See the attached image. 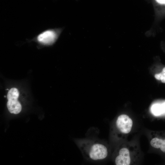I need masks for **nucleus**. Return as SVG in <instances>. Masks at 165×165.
Returning <instances> with one entry per match:
<instances>
[{"mask_svg":"<svg viewBox=\"0 0 165 165\" xmlns=\"http://www.w3.org/2000/svg\"><path fill=\"white\" fill-rule=\"evenodd\" d=\"M81 144L80 146L82 151L85 156L92 160H102L108 156L107 148L102 144L88 141Z\"/></svg>","mask_w":165,"mask_h":165,"instance_id":"nucleus-1","label":"nucleus"},{"mask_svg":"<svg viewBox=\"0 0 165 165\" xmlns=\"http://www.w3.org/2000/svg\"><path fill=\"white\" fill-rule=\"evenodd\" d=\"M64 27L47 29L28 41L35 42L40 46H48L53 45L59 38Z\"/></svg>","mask_w":165,"mask_h":165,"instance_id":"nucleus-2","label":"nucleus"},{"mask_svg":"<svg viewBox=\"0 0 165 165\" xmlns=\"http://www.w3.org/2000/svg\"><path fill=\"white\" fill-rule=\"evenodd\" d=\"M19 94L18 90L15 88L11 89L7 94L8 101L7 106L9 111L11 113L17 114L21 110V105L17 100Z\"/></svg>","mask_w":165,"mask_h":165,"instance_id":"nucleus-3","label":"nucleus"},{"mask_svg":"<svg viewBox=\"0 0 165 165\" xmlns=\"http://www.w3.org/2000/svg\"><path fill=\"white\" fill-rule=\"evenodd\" d=\"M129 147L124 146L118 151L115 159L116 165H129L132 163L133 159V153Z\"/></svg>","mask_w":165,"mask_h":165,"instance_id":"nucleus-4","label":"nucleus"},{"mask_svg":"<svg viewBox=\"0 0 165 165\" xmlns=\"http://www.w3.org/2000/svg\"><path fill=\"white\" fill-rule=\"evenodd\" d=\"M133 122L132 119L127 115L122 114L119 116L116 122L118 130L123 134L129 133L132 128Z\"/></svg>","mask_w":165,"mask_h":165,"instance_id":"nucleus-5","label":"nucleus"},{"mask_svg":"<svg viewBox=\"0 0 165 165\" xmlns=\"http://www.w3.org/2000/svg\"><path fill=\"white\" fill-rule=\"evenodd\" d=\"M152 113L156 116L165 113V102L162 103H156L153 104L151 108Z\"/></svg>","mask_w":165,"mask_h":165,"instance_id":"nucleus-6","label":"nucleus"},{"mask_svg":"<svg viewBox=\"0 0 165 165\" xmlns=\"http://www.w3.org/2000/svg\"><path fill=\"white\" fill-rule=\"evenodd\" d=\"M150 144L153 147L160 148L162 152L165 153V139L154 137L152 139Z\"/></svg>","mask_w":165,"mask_h":165,"instance_id":"nucleus-7","label":"nucleus"},{"mask_svg":"<svg viewBox=\"0 0 165 165\" xmlns=\"http://www.w3.org/2000/svg\"><path fill=\"white\" fill-rule=\"evenodd\" d=\"M155 77L157 79L160 80L162 82L165 83V67L163 69L161 72L155 74Z\"/></svg>","mask_w":165,"mask_h":165,"instance_id":"nucleus-8","label":"nucleus"},{"mask_svg":"<svg viewBox=\"0 0 165 165\" xmlns=\"http://www.w3.org/2000/svg\"><path fill=\"white\" fill-rule=\"evenodd\" d=\"M158 3L160 4H165V0H156Z\"/></svg>","mask_w":165,"mask_h":165,"instance_id":"nucleus-9","label":"nucleus"}]
</instances>
